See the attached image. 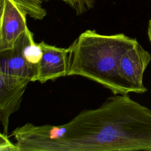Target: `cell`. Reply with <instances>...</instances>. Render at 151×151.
I'll use <instances>...</instances> for the list:
<instances>
[{"label":"cell","instance_id":"2","mask_svg":"<svg viewBox=\"0 0 151 151\" xmlns=\"http://www.w3.org/2000/svg\"><path fill=\"white\" fill-rule=\"evenodd\" d=\"M137 42L123 33L103 35L87 29L69 47L67 76L88 78L113 94H127L132 91L119 74V63L122 54Z\"/></svg>","mask_w":151,"mask_h":151},{"label":"cell","instance_id":"9","mask_svg":"<svg viewBox=\"0 0 151 151\" xmlns=\"http://www.w3.org/2000/svg\"><path fill=\"white\" fill-rule=\"evenodd\" d=\"M24 8L27 14H34L40 7L42 0H12Z\"/></svg>","mask_w":151,"mask_h":151},{"label":"cell","instance_id":"7","mask_svg":"<svg viewBox=\"0 0 151 151\" xmlns=\"http://www.w3.org/2000/svg\"><path fill=\"white\" fill-rule=\"evenodd\" d=\"M42 55L38 65L37 81L41 83L68 75L70 47L61 48L41 41Z\"/></svg>","mask_w":151,"mask_h":151},{"label":"cell","instance_id":"4","mask_svg":"<svg viewBox=\"0 0 151 151\" xmlns=\"http://www.w3.org/2000/svg\"><path fill=\"white\" fill-rule=\"evenodd\" d=\"M151 61V55L137 42L126 51L119 63V74L132 92L147 91L143 84V74Z\"/></svg>","mask_w":151,"mask_h":151},{"label":"cell","instance_id":"6","mask_svg":"<svg viewBox=\"0 0 151 151\" xmlns=\"http://www.w3.org/2000/svg\"><path fill=\"white\" fill-rule=\"evenodd\" d=\"M27 13L12 0H4L0 25V52L14 48L18 38L28 28Z\"/></svg>","mask_w":151,"mask_h":151},{"label":"cell","instance_id":"1","mask_svg":"<svg viewBox=\"0 0 151 151\" xmlns=\"http://www.w3.org/2000/svg\"><path fill=\"white\" fill-rule=\"evenodd\" d=\"M66 124L55 151L151 150V110L128 94H113Z\"/></svg>","mask_w":151,"mask_h":151},{"label":"cell","instance_id":"11","mask_svg":"<svg viewBox=\"0 0 151 151\" xmlns=\"http://www.w3.org/2000/svg\"><path fill=\"white\" fill-rule=\"evenodd\" d=\"M147 36L151 44V19L149 21L148 27H147Z\"/></svg>","mask_w":151,"mask_h":151},{"label":"cell","instance_id":"8","mask_svg":"<svg viewBox=\"0 0 151 151\" xmlns=\"http://www.w3.org/2000/svg\"><path fill=\"white\" fill-rule=\"evenodd\" d=\"M48 2L50 0H44ZM64 2L75 12L77 15H81L94 6L96 0H59Z\"/></svg>","mask_w":151,"mask_h":151},{"label":"cell","instance_id":"5","mask_svg":"<svg viewBox=\"0 0 151 151\" xmlns=\"http://www.w3.org/2000/svg\"><path fill=\"white\" fill-rule=\"evenodd\" d=\"M28 29L18 38L14 48L0 52V71L8 80L25 86L37 78V70L27 63L22 53Z\"/></svg>","mask_w":151,"mask_h":151},{"label":"cell","instance_id":"12","mask_svg":"<svg viewBox=\"0 0 151 151\" xmlns=\"http://www.w3.org/2000/svg\"><path fill=\"white\" fill-rule=\"evenodd\" d=\"M4 0H0V19L2 17L3 7H4Z\"/></svg>","mask_w":151,"mask_h":151},{"label":"cell","instance_id":"3","mask_svg":"<svg viewBox=\"0 0 151 151\" xmlns=\"http://www.w3.org/2000/svg\"><path fill=\"white\" fill-rule=\"evenodd\" d=\"M67 130V124L35 126L28 123L16 128L12 136L16 140L18 151H55L57 143Z\"/></svg>","mask_w":151,"mask_h":151},{"label":"cell","instance_id":"10","mask_svg":"<svg viewBox=\"0 0 151 151\" xmlns=\"http://www.w3.org/2000/svg\"><path fill=\"white\" fill-rule=\"evenodd\" d=\"M0 151H18V149L6 134L0 133Z\"/></svg>","mask_w":151,"mask_h":151}]
</instances>
